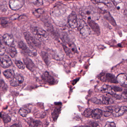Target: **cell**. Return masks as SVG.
Instances as JSON below:
<instances>
[{
  "instance_id": "cell-23",
  "label": "cell",
  "mask_w": 127,
  "mask_h": 127,
  "mask_svg": "<svg viewBox=\"0 0 127 127\" xmlns=\"http://www.w3.org/2000/svg\"><path fill=\"white\" fill-rule=\"evenodd\" d=\"M7 53L12 58H14L17 54V51L14 47L10 46L8 48Z\"/></svg>"
},
{
  "instance_id": "cell-17",
  "label": "cell",
  "mask_w": 127,
  "mask_h": 127,
  "mask_svg": "<svg viewBox=\"0 0 127 127\" xmlns=\"http://www.w3.org/2000/svg\"><path fill=\"white\" fill-rule=\"evenodd\" d=\"M100 91L103 92L110 94L112 95H116V92L113 89L112 87L107 85H104L100 89Z\"/></svg>"
},
{
  "instance_id": "cell-31",
  "label": "cell",
  "mask_w": 127,
  "mask_h": 127,
  "mask_svg": "<svg viewBox=\"0 0 127 127\" xmlns=\"http://www.w3.org/2000/svg\"><path fill=\"white\" fill-rule=\"evenodd\" d=\"M8 24V21L6 19L0 17V27H5Z\"/></svg>"
},
{
  "instance_id": "cell-1",
  "label": "cell",
  "mask_w": 127,
  "mask_h": 127,
  "mask_svg": "<svg viewBox=\"0 0 127 127\" xmlns=\"http://www.w3.org/2000/svg\"><path fill=\"white\" fill-rule=\"evenodd\" d=\"M80 13L83 17L87 20L95 21L100 18V15L97 10L92 6H85L80 10Z\"/></svg>"
},
{
  "instance_id": "cell-12",
  "label": "cell",
  "mask_w": 127,
  "mask_h": 127,
  "mask_svg": "<svg viewBox=\"0 0 127 127\" xmlns=\"http://www.w3.org/2000/svg\"><path fill=\"white\" fill-rule=\"evenodd\" d=\"M42 80L50 85H54L55 83V80L48 72H45L42 76Z\"/></svg>"
},
{
  "instance_id": "cell-25",
  "label": "cell",
  "mask_w": 127,
  "mask_h": 127,
  "mask_svg": "<svg viewBox=\"0 0 127 127\" xmlns=\"http://www.w3.org/2000/svg\"><path fill=\"white\" fill-rule=\"evenodd\" d=\"M102 103L105 105H110L113 104L114 103V101L112 98L107 97H103Z\"/></svg>"
},
{
  "instance_id": "cell-3",
  "label": "cell",
  "mask_w": 127,
  "mask_h": 127,
  "mask_svg": "<svg viewBox=\"0 0 127 127\" xmlns=\"http://www.w3.org/2000/svg\"><path fill=\"white\" fill-rule=\"evenodd\" d=\"M78 29L81 34L85 37L89 36L91 34V31L89 27L84 21L79 20L78 22Z\"/></svg>"
},
{
  "instance_id": "cell-37",
  "label": "cell",
  "mask_w": 127,
  "mask_h": 127,
  "mask_svg": "<svg viewBox=\"0 0 127 127\" xmlns=\"http://www.w3.org/2000/svg\"><path fill=\"white\" fill-rule=\"evenodd\" d=\"M19 17V15L18 14H15L11 16L9 18L11 20H15L18 18Z\"/></svg>"
},
{
  "instance_id": "cell-7",
  "label": "cell",
  "mask_w": 127,
  "mask_h": 127,
  "mask_svg": "<svg viewBox=\"0 0 127 127\" xmlns=\"http://www.w3.org/2000/svg\"><path fill=\"white\" fill-rule=\"evenodd\" d=\"M24 4V0H10L9 1V7L13 10H17L21 9Z\"/></svg>"
},
{
  "instance_id": "cell-29",
  "label": "cell",
  "mask_w": 127,
  "mask_h": 127,
  "mask_svg": "<svg viewBox=\"0 0 127 127\" xmlns=\"http://www.w3.org/2000/svg\"><path fill=\"white\" fill-rule=\"evenodd\" d=\"M93 110L91 109H87L85 110L84 113V116L86 118H90L91 117Z\"/></svg>"
},
{
  "instance_id": "cell-28",
  "label": "cell",
  "mask_w": 127,
  "mask_h": 127,
  "mask_svg": "<svg viewBox=\"0 0 127 127\" xmlns=\"http://www.w3.org/2000/svg\"><path fill=\"white\" fill-rule=\"evenodd\" d=\"M97 6L101 10L104 11H106L108 10V6L105 4L101 3H97Z\"/></svg>"
},
{
  "instance_id": "cell-26",
  "label": "cell",
  "mask_w": 127,
  "mask_h": 127,
  "mask_svg": "<svg viewBox=\"0 0 127 127\" xmlns=\"http://www.w3.org/2000/svg\"><path fill=\"white\" fill-rule=\"evenodd\" d=\"M30 112L31 111L29 110H27L24 108H22L19 110V113L21 116L24 118V117H26L28 114L30 113Z\"/></svg>"
},
{
  "instance_id": "cell-32",
  "label": "cell",
  "mask_w": 127,
  "mask_h": 127,
  "mask_svg": "<svg viewBox=\"0 0 127 127\" xmlns=\"http://www.w3.org/2000/svg\"><path fill=\"white\" fill-rule=\"evenodd\" d=\"M8 88V86L3 80H0V89L4 91L6 90Z\"/></svg>"
},
{
  "instance_id": "cell-22",
  "label": "cell",
  "mask_w": 127,
  "mask_h": 127,
  "mask_svg": "<svg viewBox=\"0 0 127 127\" xmlns=\"http://www.w3.org/2000/svg\"><path fill=\"white\" fill-rule=\"evenodd\" d=\"M0 118L3 119L4 122L5 124H7L11 121V117L5 113H0Z\"/></svg>"
},
{
  "instance_id": "cell-44",
  "label": "cell",
  "mask_w": 127,
  "mask_h": 127,
  "mask_svg": "<svg viewBox=\"0 0 127 127\" xmlns=\"http://www.w3.org/2000/svg\"></svg>"
},
{
  "instance_id": "cell-9",
  "label": "cell",
  "mask_w": 127,
  "mask_h": 127,
  "mask_svg": "<svg viewBox=\"0 0 127 127\" xmlns=\"http://www.w3.org/2000/svg\"><path fill=\"white\" fill-rule=\"evenodd\" d=\"M12 60L10 58L7 56L4 55L0 56V65L3 68H7L12 65Z\"/></svg>"
},
{
  "instance_id": "cell-27",
  "label": "cell",
  "mask_w": 127,
  "mask_h": 127,
  "mask_svg": "<svg viewBox=\"0 0 127 127\" xmlns=\"http://www.w3.org/2000/svg\"><path fill=\"white\" fill-rule=\"evenodd\" d=\"M2 38L0 36V56L4 55L6 52V49L2 43Z\"/></svg>"
},
{
  "instance_id": "cell-18",
  "label": "cell",
  "mask_w": 127,
  "mask_h": 127,
  "mask_svg": "<svg viewBox=\"0 0 127 127\" xmlns=\"http://www.w3.org/2000/svg\"><path fill=\"white\" fill-rule=\"evenodd\" d=\"M24 62L26 67L28 69L32 71H33L35 70L36 68L35 64L31 61V60L28 58H26L24 59Z\"/></svg>"
},
{
  "instance_id": "cell-43",
  "label": "cell",
  "mask_w": 127,
  "mask_h": 127,
  "mask_svg": "<svg viewBox=\"0 0 127 127\" xmlns=\"http://www.w3.org/2000/svg\"><path fill=\"white\" fill-rule=\"evenodd\" d=\"M86 127V126H85V127Z\"/></svg>"
},
{
  "instance_id": "cell-5",
  "label": "cell",
  "mask_w": 127,
  "mask_h": 127,
  "mask_svg": "<svg viewBox=\"0 0 127 127\" xmlns=\"http://www.w3.org/2000/svg\"><path fill=\"white\" fill-rule=\"evenodd\" d=\"M25 38L30 48L35 49V48L39 46V44L37 39L31 35L30 33L26 32L24 33Z\"/></svg>"
},
{
  "instance_id": "cell-4",
  "label": "cell",
  "mask_w": 127,
  "mask_h": 127,
  "mask_svg": "<svg viewBox=\"0 0 127 127\" xmlns=\"http://www.w3.org/2000/svg\"><path fill=\"white\" fill-rule=\"evenodd\" d=\"M98 78L102 82H109L112 83H118L115 75L110 73H102L98 76Z\"/></svg>"
},
{
  "instance_id": "cell-42",
  "label": "cell",
  "mask_w": 127,
  "mask_h": 127,
  "mask_svg": "<svg viewBox=\"0 0 127 127\" xmlns=\"http://www.w3.org/2000/svg\"><path fill=\"white\" fill-rule=\"evenodd\" d=\"M10 127H19V125L17 124H15L13 125L12 126H10Z\"/></svg>"
},
{
  "instance_id": "cell-35",
  "label": "cell",
  "mask_w": 127,
  "mask_h": 127,
  "mask_svg": "<svg viewBox=\"0 0 127 127\" xmlns=\"http://www.w3.org/2000/svg\"><path fill=\"white\" fill-rule=\"evenodd\" d=\"M59 112L60 111H59V110L55 109L54 112L52 113V118L53 119H57L59 115Z\"/></svg>"
},
{
  "instance_id": "cell-11",
  "label": "cell",
  "mask_w": 127,
  "mask_h": 127,
  "mask_svg": "<svg viewBox=\"0 0 127 127\" xmlns=\"http://www.w3.org/2000/svg\"><path fill=\"white\" fill-rule=\"evenodd\" d=\"M24 77L20 75H17L10 81V84L12 86L17 87L21 84L24 82Z\"/></svg>"
},
{
  "instance_id": "cell-41",
  "label": "cell",
  "mask_w": 127,
  "mask_h": 127,
  "mask_svg": "<svg viewBox=\"0 0 127 127\" xmlns=\"http://www.w3.org/2000/svg\"><path fill=\"white\" fill-rule=\"evenodd\" d=\"M92 101L93 102V103H95L98 104H100L101 103V101H100V100H98V99H97L96 98H92Z\"/></svg>"
},
{
  "instance_id": "cell-16",
  "label": "cell",
  "mask_w": 127,
  "mask_h": 127,
  "mask_svg": "<svg viewBox=\"0 0 127 127\" xmlns=\"http://www.w3.org/2000/svg\"><path fill=\"white\" fill-rule=\"evenodd\" d=\"M2 40L4 44L9 47L12 46L14 42V39L12 36L11 35L7 33L4 35L2 38Z\"/></svg>"
},
{
  "instance_id": "cell-39",
  "label": "cell",
  "mask_w": 127,
  "mask_h": 127,
  "mask_svg": "<svg viewBox=\"0 0 127 127\" xmlns=\"http://www.w3.org/2000/svg\"><path fill=\"white\" fill-rule=\"evenodd\" d=\"M97 3H103L106 4L109 3V0H95Z\"/></svg>"
},
{
  "instance_id": "cell-40",
  "label": "cell",
  "mask_w": 127,
  "mask_h": 127,
  "mask_svg": "<svg viewBox=\"0 0 127 127\" xmlns=\"http://www.w3.org/2000/svg\"><path fill=\"white\" fill-rule=\"evenodd\" d=\"M111 1L115 6H116L122 1L121 0H111Z\"/></svg>"
},
{
  "instance_id": "cell-8",
  "label": "cell",
  "mask_w": 127,
  "mask_h": 127,
  "mask_svg": "<svg viewBox=\"0 0 127 127\" xmlns=\"http://www.w3.org/2000/svg\"><path fill=\"white\" fill-rule=\"evenodd\" d=\"M68 22L69 27L72 29H75L78 27L77 18L74 12H72L69 16Z\"/></svg>"
},
{
  "instance_id": "cell-19",
  "label": "cell",
  "mask_w": 127,
  "mask_h": 127,
  "mask_svg": "<svg viewBox=\"0 0 127 127\" xmlns=\"http://www.w3.org/2000/svg\"><path fill=\"white\" fill-rule=\"evenodd\" d=\"M27 123L30 127H38L41 124V122L39 120H34L31 118L27 120Z\"/></svg>"
},
{
  "instance_id": "cell-45",
  "label": "cell",
  "mask_w": 127,
  "mask_h": 127,
  "mask_svg": "<svg viewBox=\"0 0 127 127\" xmlns=\"http://www.w3.org/2000/svg\"></svg>"
},
{
  "instance_id": "cell-30",
  "label": "cell",
  "mask_w": 127,
  "mask_h": 127,
  "mask_svg": "<svg viewBox=\"0 0 127 127\" xmlns=\"http://www.w3.org/2000/svg\"><path fill=\"white\" fill-rule=\"evenodd\" d=\"M107 109H107L108 110L104 111L103 113L105 117H108L112 115L113 111V110L111 106L107 107Z\"/></svg>"
},
{
  "instance_id": "cell-13",
  "label": "cell",
  "mask_w": 127,
  "mask_h": 127,
  "mask_svg": "<svg viewBox=\"0 0 127 127\" xmlns=\"http://www.w3.org/2000/svg\"><path fill=\"white\" fill-rule=\"evenodd\" d=\"M127 108L126 106H122L116 108L113 111V115L115 117H119L124 115L127 112Z\"/></svg>"
},
{
  "instance_id": "cell-36",
  "label": "cell",
  "mask_w": 127,
  "mask_h": 127,
  "mask_svg": "<svg viewBox=\"0 0 127 127\" xmlns=\"http://www.w3.org/2000/svg\"><path fill=\"white\" fill-rule=\"evenodd\" d=\"M104 127H116V125L114 122H107L105 125Z\"/></svg>"
},
{
  "instance_id": "cell-38",
  "label": "cell",
  "mask_w": 127,
  "mask_h": 127,
  "mask_svg": "<svg viewBox=\"0 0 127 127\" xmlns=\"http://www.w3.org/2000/svg\"><path fill=\"white\" fill-rule=\"evenodd\" d=\"M112 87L113 89L116 92H121L122 91V89L121 88V87L117 86H113Z\"/></svg>"
},
{
  "instance_id": "cell-6",
  "label": "cell",
  "mask_w": 127,
  "mask_h": 127,
  "mask_svg": "<svg viewBox=\"0 0 127 127\" xmlns=\"http://www.w3.org/2000/svg\"><path fill=\"white\" fill-rule=\"evenodd\" d=\"M18 46L19 48L25 53L30 56H34L36 55V52L34 49L29 48L27 45L23 41H21L19 43Z\"/></svg>"
},
{
  "instance_id": "cell-15",
  "label": "cell",
  "mask_w": 127,
  "mask_h": 127,
  "mask_svg": "<svg viewBox=\"0 0 127 127\" xmlns=\"http://www.w3.org/2000/svg\"><path fill=\"white\" fill-rule=\"evenodd\" d=\"M118 83L124 87H127V74L125 73H122L118 75L116 78Z\"/></svg>"
},
{
  "instance_id": "cell-10",
  "label": "cell",
  "mask_w": 127,
  "mask_h": 127,
  "mask_svg": "<svg viewBox=\"0 0 127 127\" xmlns=\"http://www.w3.org/2000/svg\"><path fill=\"white\" fill-rule=\"evenodd\" d=\"M63 47L67 56L70 57L73 56V53L74 54L77 52V48L73 43H69L68 46L65 45H63Z\"/></svg>"
},
{
  "instance_id": "cell-24",
  "label": "cell",
  "mask_w": 127,
  "mask_h": 127,
  "mask_svg": "<svg viewBox=\"0 0 127 127\" xmlns=\"http://www.w3.org/2000/svg\"><path fill=\"white\" fill-rule=\"evenodd\" d=\"M53 57L56 60H61L63 59V54L59 51L53 52Z\"/></svg>"
},
{
  "instance_id": "cell-14",
  "label": "cell",
  "mask_w": 127,
  "mask_h": 127,
  "mask_svg": "<svg viewBox=\"0 0 127 127\" xmlns=\"http://www.w3.org/2000/svg\"><path fill=\"white\" fill-rule=\"evenodd\" d=\"M88 24L89 27L91 28L92 30L97 35H99L100 34V30L98 25L94 21L91 20H88Z\"/></svg>"
},
{
  "instance_id": "cell-33",
  "label": "cell",
  "mask_w": 127,
  "mask_h": 127,
  "mask_svg": "<svg viewBox=\"0 0 127 127\" xmlns=\"http://www.w3.org/2000/svg\"><path fill=\"white\" fill-rule=\"evenodd\" d=\"M15 63L16 66H18V68L20 69H24L25 68V65H24V64L19 60H16L15 62Z\"/></svg>"
},
{
  "instance_id": "cell-20",
  "label": "cell",
  "mask_w": 127,
  "mask_h": 127,
  "mask_svg": "<svg viewBox=\"0 0 127 127\" xmlns=\"http://www.w3.org/2000/svg\"><path fill=\"white\" fill-rule=\"evenodd\" d=\"M103 113L102 110L100 109H97L93 110L91 117L94 119H99L101 118Z\"/></svg>"
},
{
  "instance_id": "cell-2",
  "label": "cell",
  "mask_w": 127,
  "mask_h": 127,
  "mask_svg": "<svg viewBox=\"0 0 127 127\" xmlns=\"http://www.w3.org/2000/svg\"><path fill=\"white\" fill-rule=\"evenodd\" d=\"M32 32L35 38L40 41H45L48 38V35L43 29L35 27L32 29Z\"/></svg>"
},
{
  "instance_id": "cell-21",
  "label": "cell",
  "mask_w": 127,
  "mask_h": 127,
  "mask_svg": "<svg viewBox=\"0 0 127 127\" xmlns=\"http://www.w3.org/2000/svg\"><path fill=\"white\" fill-rule=\"evenodd\" d=\"M3 74L4 77L7 79L13 78L15 76L14 72L12 69H8L5 70L3 72Z\"/></svg>"
},
{
  "instance_id": "cell-34",
  "label": "cell",
  "mask_w": 127,
  "mask_h": 127,
  "mask_svg": "<svg viewBox=\"0 0 127 127\" xmlns=\"http://www.w3.org/2000/svg\"><path fill=\"white\" fill-rule=\"evenodd\" d=\"M44 11L42 9H39L34 10L33 11V13L36 16H38L39 15L42 14Z\"/></svg>"
}]
</instances>
